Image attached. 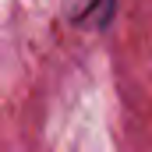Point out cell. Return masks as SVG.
Segmentation results:
<instances>
[{
    "instance_id": "6da1fadb",
    "label": "cell",
    "mask_w": 152,
    "mask_h": 152,
    "mask_svg": "<svg viewBox=\"0 0 152 152\" xmlns=\"http://www.w3.org/2000/svg\"><path fill=\"white\" fill-rule=\"evenodd\" d=\"M110 11H113V0H88L81 21H88V25H106V21H110Z\"/></svg>"
}]
</instances>
